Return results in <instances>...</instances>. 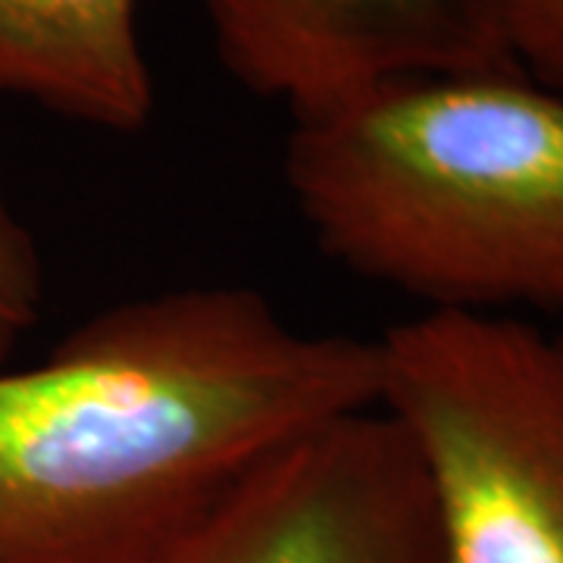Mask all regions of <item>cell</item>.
Here are the masks:
<instances>
[{
  "mask_svg": "<svg viewBox=\"0 0 563 563\" xmlns=\"http://www.w3.org/2000/svg\"><path fill=\"white\" fill-rule=\"evenodd\" d=\"M504 44L526 79L563 95V0H495Z\"/></svg>",
  "mask_w": 563,
  "mask_h": 563,
  "instance_id": "cell-8",
  "label": "cell"
},
{
  "mask_svg": "<svg viewBox=\"0 0 563 563\" xmlns=\"http://www.w3.org/2000/svg\"><path fill=\"white\" fill-rule=\"evenodd\" d=\"M44 310V266L29 222L0 169V363L38 325Z\"/></svg>",
  "mask_w": 563,
  "mask_h": 563,
  "instance_id": "cell-7",
  "label": "cell"
},
{
  "mask_svg": "<svg viewBox=\"0 0 563 563\" xmlns=\"http://www.w3.org/2000/svg\"><path fill=\"white\" fill-rule=\"evenodd\" d=\"M376 351L442 563H563V322L417 310Z\"/></svg>",
  "mask_w": 563,
  "mask_h": 563,
  "instance_id": "cell-3",
  "label": "cell"
},
{
  "mask_svg": "<svg viewBox=\"0 0 563 563\" xmlns=\"http://www.w3.org/2000/svg\"><path fill=\"white\" fill-rule=\"evenodd\" d=\"M0 95L103 132H139L154 76L139 0H0Z\"/></svg>",
  "mask_w": 563,
  "mask_h": 563,
  "instance_id": "cell-6",
  "label": "cell"
},
{
  "mask_svg": "<svg viewBox=\"0 0 563 563\" xmlns=\"http://www.w3.org/2000/svg\"><path fill=\"white\" fill-rule=\"evenodd\" d=\"M222 66L291 120L385 85L520 73L495 0H201Z\"/></svg>",
  "mask_w": 563,
  "mask_h": 563,
  "instance_id": "cell-5",
  "label": "cell"
},
{
  "mask_svg": "<svg viewBox=\"0 0 563 563\" xmlns=\"http://www.w3.org/2000/svg\"><path fill=\"white\" fill-rule=\"evenodd\" d=\"M147 563H442L429 488L395 420L366 407L301 432Z\"/></svg>",
  "mask_w": 563,
  "mask_h": 563,
  "instance_id": "cell-4",
  "label": "cell"
},
{
  "mask_svg": "<svg viewBox=\"0 0 563 563\" xmlns=\"http://www.w3.org/2000/svg\"><path fill=\"white\" fill-rule=\"evenodd\" d=\"M379 401L376 339L254 288L122 301L0 363V563H147L301 432Z\"/></svg>",
  "mask_w": 563,
  "mask_h": 563,
  "instance_id": "cell-1",
  "label": "cell"
},
{
  "mask_svg": "<svg viewBox=\"0 0 563 563\" xmlns=\"http://www.w3.org/2000/svg\"><path fill=\"white\" fill-rule=\"evenodd\" d=\"M285 185L332 261L422 313L563 322V95L523 73L295 117Z\"/></svg>",
  "mask_w": 563,
  "mask_h": 563,
  "instance_id": "cell-2",
  "label": "cell"
}]
</instances>
